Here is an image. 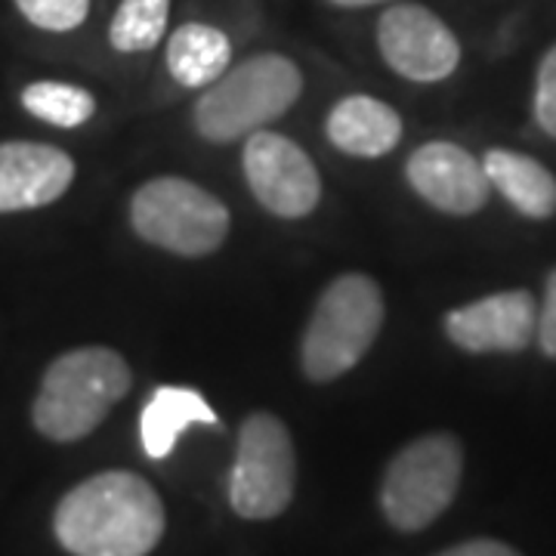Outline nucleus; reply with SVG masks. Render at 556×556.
Here are the masks:
<instances>
[{"instance_id": "1", "label": "nucleus", "mask_w": 556, "mask_h": 556, "mask_svg": "<svg viewBox=\"0 0 556 556\" xmlns=\"http://www.w3.org/2000/svg\"><path fill=\"white\" fill-rule=\"evenodd\" d=\"M167 514L155 485L130 470L80 479L53 510V538L68 556H149Z\"/></svg>"}, {"instance_id": "23", "label": "nucleus", "mask_w": 556, "mask_h": 556, "mask_svg": "<svg viewBox=\"0 0 556 556\" xmlns=\"http://www.w3.org/2000/svg\"><path fill=\"white\" fill-rule=\"evenodd\" d=\"M325 3H331L338 10H368V7H390L396 0H325Z\"/></svg>"}, {"instance_id": "12", "label": "nucleus", "mask_w": 556, "mask_h": 556, "mask_svg": "<svg viewBox=\"0 0 556 556\" xmlns=\"http://www.w3.org/2000/svg\"><path fill=\"white\" fill-rule=\"evenodd\" d=\"M75 159L38 139H7L0 142V214L43 211L75 186Z\"/></svg>"}, {"instance_id": "17", "label": "nucleus", "mask_w": 556, "mask_h": 556, "mask_svg": "<svg viewBox=\"0 0 556 556\" xmlns=\"http://www.w3.org/2000/svg\"><path fill=\"white\" fill-rule=\"evenodd\" d=\"M22 109L40 124L56 130H78L97 118V97L93 90L72 84V80L40 78L25 84L20 93Z\"/></svg>"}, {"instance_id": "3", "label": "nucleus", "mask_w": 556, "mask_h": 556, "mask_svg": "<svg viewBox=\"0 0 556 556\" xmlns=\"http://www.w3.org/2000/svg\"><path fill=\"white\" fill-rule=\"evenodd\" d=\"M303 97V72L291 56L266 50L229 65L201 90L192 109L195 134L204 142L229 146L285 118Z\"/></svg>"}, {"instance_id": "16", "label": "nucleus", "mask_w": 556, "mask_h": 556, "mask_svg": "<svg viewBox=\"0 0 556 556\" xmlns=\"http://www.w3.org/2000/svg\"><path fill=\"white\" fill-rule=\"evenodd\" d=\"M489 186L529 219H551L556 214V177L532 155L514 149H489L482 155Z\"/></svg>"}, {"instance_id": "6", "label": "nucleus", "mask_w": 556, "mask_h": 556, "mask_svg": "<svg viewBox=\"0 0 556 556\" xmlns=\"http://www.w3.org/2000/svg\"><path fill=\"white\" fill-rule=\"evenodd\" d=\"M464 448L452 433H427L399 448L380 479V514L396 532H424L455 501Z\"/></svg>"}, {"instance_id": "22", "label": "nucleus", "mask_w": 556, "mask_h": 556, "mask_svg": "<svg viewBox=\"0 0 556 556\" xmlns=\"http://www.w3.org/2000/svg\"><path fill=\"white\" fill-rule=\"evenodd\" d=\"M437 556H522L517 547L504 544V541H495V538H473V541H464V544H455L448 551H442Z\"/></svg>"}, {"instance_id": "11", "label": "nucleus", "mask_w": 556, "mask_h": 556, "mask_svg": "<svg viewBox=\"0 0 556 556\" xmlns=\"http://www.w3.org/2000/svg\"><path fill=\"white\" fill-rule=\"evenodd\" d=\"M442 331L457 350L470 356L522 353L535 340L538 300L526 288L497 291V294L448 309L442 318Z\"/></svg>"}, {"instance_id": "21", "label": "nucleus", "mask_w": 556, "mask_h": 556, "mask_svg": "<svg viewBox=\"0 0 556 556\" xmlns=\"http://www.w3.org/2000/svg\"><path fill=\"white\" fill-rule=\"evenodd\" d=\"M538 346L547 358H556V269L547 276L544 298L538 303Z\"/></svg>"}, {"instance_id": "15", "label": "nucleus", "mask_w": 556, "mask_h": 556, "mask_svg": "<svg viewBox=\"0 0 556 556\" xmlns=\"http://www.w3.org/2000/svg\"><path fill=\"white\" fill-rule=\"evenodd\" d=\"M232 40L211 22H182L164 43V65L186 90H204L232 65Z\"/></svg>"}, {"instance_id": "5", "label": "nucleus", "mask_w": 556, "mask_h": 556, "mask_svg": "<svg viewBox=\"0 0 556 556\" xmlns=\"http://www.w3.org/2000/svg\"><path fill=\"white\" fill-rule=\"evenodd\" d=\"M130 229L152 248L174 257L217 254L229 239L232 214L226 201L189 177H152L130 195Z\"/></svg>"}, {"instance_id": "2", "label": "nucleus", "mask_w": 556, "mask_h": 556, "mask_svg": "<svg viewBox=\"0 0 556 556\" xmlns=\"http://www.w3.org/2000/svg\"><path fill=\"white\" fill-rule=\"evenodd\" d=\"M134 387V371L118 350L87 343L53 358L31 399V427L60 445L97 433L105 417Z\"/></svg>"}, {"instance_id": "4", "label": "nucleus", "mask_w": 556, "mask_h": 556, "mask_svg": "<svg viewBox=\"0 0 556 556\" xmlns=\"http://www.w3.org/2000/svg\"><path fill=\"white\" fill-rule=\"evenodd\" d=\"M387 321L383 291L368 273H340L318 294L300 334V371L309 383H334L371 353Z\"/></svg>"}, {"instance_id": "14", "label": "nucleus", "mask_w": 556, "mask_h": 556, "mask_svg": "<svg viewBox=\"0 0 556 556\" xmlns=\"http://www.w3.org/2000/svg\"><path fill=\"white\" fill-rule=\"evenodd\" d=\"M219 427V417L214 405L199 393L195 387H179L164 383L149 402L142 405L139 415V442L149 460H164L174 455L177 439L189 427Z\"/></svg>"}, {"instance_id": "7", "label": "nucleus", "mask_w": 556, "mask_h": 556, "mask_svg": "<svg viewBox=\"0 0 556 556\" xmlns=\"http://www.w3.org/2000/svg\"><path fill=\"white\" fill-rule=\"evenodd\" d=\"M298 492V448L288 424L273 412L241 420L236 460L229 470V507L241 519L281 517Z\"/></svg>"}, {"instance_id": "9", "label": "nucleus", "mask_w": 556, "mask_h": 556, "mask_svg": "<svg viewBox=\"0 0 556 556\" xmlns=\"http://www.w3.org/2000/svg\"><path fill=\"white\" fill-rule=\"evenodd\" d=\"M375 43L387 68L412 84L448 80L464 56L452 25L417 0H396L380 13Z\"/></svg>"}, {"instance_id": "18", "label": "nucleus", "mask_w": 556, "mask_h": 556, "mask_svg": "<svg viewBox=\"0 0 556 556\" xmlns=\"http://www.w3.org/2000/svg\"><path fill=\"white\" fill-rule=\"evenodd\" d=\"M174 0H118L112 13L105 40L121 56H137L155 50L170 31Z\"/></svg>"}, {"instance_id": "8", "label": "nucleus", "mask_w": 556, "mask_h": 556, "mask_svg": "<svg viewBox=\"0 0 556 556\" xmlns=\"http://www.w3.org/2000/svg\"><path fill=\"white\" fill-rule=\"evenodd\" d=\"M241 174L248 192L276 219H306L321 201L318 164L298 139L276 130H254L241 146Z\"/></svg>"}, {"instance_id": "13", "label": "nucleus", "mask_w": 556, "mask_h": 556, "mask_svg": "<svg viewBox=\"0 0 556 556\" xmlns=\"http://www.w3.org/2000/svg\"><path fill=\"white\" fill-rule=\"evenodd\" d=\"M405 124L390 102L371 93L340 97L325 115V139L340 155L358 161H378L402 142Z\"/></svg>"}, {"instance_id": "20", "label": "nucleus", "mask_w": 556, "mask_h": 556, "mask_svg": "<svg viewBox=\"0 0 556 556\" xmlns=\"http://www.w3.org/2000/svg\"><path fill=\"white\" fill-rule=\"evenodd\" d=\"M532 115H535L538 127L551 139H556V43L538 62Z\"/></svg>"}, {"instance_id": "19", "label": "nucleus", "mask_w": 556, "mask_h": 556, "mask_svg": "<svg viewBox=\"0 0 556 556\" xmlns=\"http://www.w3.org/2000/svg\"><path fill=\"white\" fill-rule=\"evenodd\" d=\"M16 13L47 35H72L90 20L93 0H13Z\"/></svg>"}, {"instance_id": "10", "label": "nucleus", "mask_w": 556, "mask_h": 556, "mask_svg": "<svg viewBox=\"0 0 556 556\" xmlns=\"http://www.w3.org/2000/svg\"><path fill=\"white\" fill-rule=\"evenodd\" d=\"M405 179L417 199L448 217H473L489 204V177L482 161L448 139L417 146L405 161Z\"/></svg>"}]
</instances>
